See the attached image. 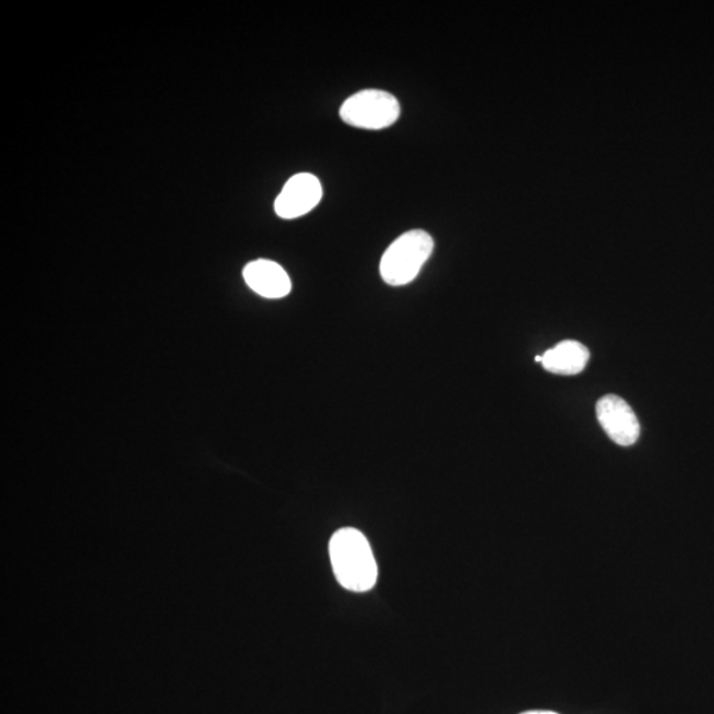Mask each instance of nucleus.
Returning <instances> with one entry per match:
<instances>
[{
  "mask_svg": "<svg viewBox=\"0 0 714 714\" xmlns=\"http://www.w3.org/2000/svg\"><path fill=\"white\" fill-rule=\"evenodd\" d=\"M591 353L579 342L566 341L543 355L542 365L548 372L574 376L584 371Z\"/></svg>",
  "mask_w": 714,
  "mask_h": 714,
  "instance_id": "obj_7",
  "label": "nucleus"
},
{
  "mask_svg": "<svg viewBox=\"0 0 714 714\" xmlns=\"http://www.w3.org/2000/svg\"><path fill=\"white\" fill-rule=\"evenodd\" d=\"M433 250L435 240L428 231L421 229L406 231L385 250L380 262L381 277L391 286L410 284L433 254Z\"/></svg>",
  "mask_w": 714,
  "mask_h": 714,
  "instance_id": "obj_2",
  "label": "nucleus"
},
{
  "mask_svg": "<svg viewBox=\"0 0 714 714\" xmlns=\"http://www.w3.org/2000/svg\"><path fill=\"white\" fill-rule=\"evenodd\" d=\"M330 560L340 584L347 591H371L378 581V563L367 537L355 528H342L330 540Z\"/></svg>",
  "mask_w": 714,
  "mask_h": 714,
  "instance_id": "obj_1",
  "label": "nucleus"
},
{
  "mask_svg": "<svg viewBox=\"0 0 714 714\" xmlns=\"http://www.w3.org/2000/svg\"><path fill=\"white\" fill-rule=\"evenodd\" d=\"M401 115L398 99L393 94L366 90L354 94L344 102L341 118L357 129L383 130L392 127Z\"/></svg>",
  "mask_w": 714,
  "mask_h": 714,
  "instance_id": "obj_3",
  "label": "nucleus"
},
{
  "mask_svg": "<svg viewBox=\"0 0 714 714\" xmlns=\"http://www.w3.org/2000/svg\"><path fill=\"white\" fill-rule=\"evenodd\" d=\"M243 279L259 296L269 299L284 298L291 291V279L277 262L257 260L243 269Z\"/></svg>",
  "mask_w": 714,
  "mask_h": 714,
  "instance_id": "obj_6",
  "label": "nucleus"
},
{
  "mask_svg": "<svg viewBox=\"0 0 714 714\" xmlns=\"http://www.w3.org/2000/svg\"><path fill=\"white\" fill-rule=\"evenodd\" d=\"M597 417L606 435L619 447H631L641 435L636 415L621 397L605 396L597 403Z\"/></svg>",
  "mask_w": 714,
  "mask_h": 714,
  "instance_id": "obj_5",
  "label": "nucleus"
},
{
  "mask_svg": "<svg viewBox=\"0 0 714 714\" xmlns=\"http://www.w3.org/2000/svg\"><path fill=\"white\" fill-rule=\"evenodd\" d=\"M323 188L316 175L302 172L287 181L275 200L274 210L286 221L307 215L321 203Z\"/></svg>",
  "mask_w": 714,
  "mask_h": 714,
  "instance_id": "obj_4",
  "label": "nucleus"
},
{
  "mask_svg": "<svg viewBox=\"0 0 714 714\" xmlns=\"http://www.w3.org/2000/svg\"><path fill=\"white\" fill-rule=\"evenodd\" d=\"M522 714H557L555 712H549V711H531V712H525Z\"/></svg>",
  "mask_w": 714,
  "mask_h": 714,
  "instance_id": "obj_8",
  "label": "nucleus"
}]
</instances>
